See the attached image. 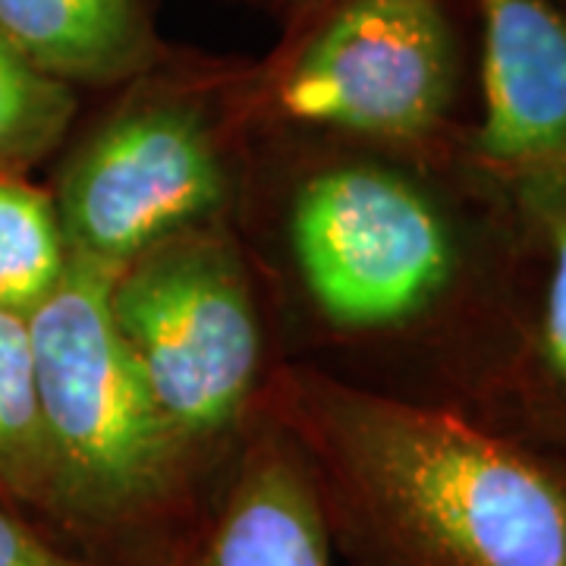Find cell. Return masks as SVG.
I'll return each mask as SVG.
<instances>
[{"label":"cell","instance_id":"obj_1","mask_svg":"<svg viewBox=\"0 0 566 566\" xmlns=\"http://www.w3.org/2000/svg\"><path fill=\"white\" fill-rule=\"evenodd\" d=\"M259 409L300 447L346 566H566L560 450L315 368H281Z\"/></svg>","mask_w":566,"mask_h":566},{"label":"cell","instance_id":"obj_2","mask_svg":"<svg viewBox=\"0 0 566 566\" xmlns=\"http://www.w3.org/2000/svg\"><path fill=\"white\" fill-rule=\"evenodd\" d=\"M117 274L70 255L61 283L29 312L51 465L48 528L102 566H164L205 497L117 331Z\"/></svg>","mask_w":566,"mask_h":566},{"label":"cell","instance_id":"obj_3","mask_svg":"<svg viewBox=\"0 0 566 566\" xmlns=\"http://www.w3.org/2000/svg\"><path fill=\"white\" fill-rule=\"evenodd\" d=\"M111 312L208 497L262 400V327L240 255L208 223L177 233L120 268Z\"/></svg>","mask_w":566,"mask_h":566},{"label":"cell","instance_id":"obj_4","mask_svg":"<svg viewBox=\"0 0 566 566\" xmlns=\"http://www.w3.org/2000/svg\"><path fill=\"white\" fill-rule=\"evenodd\" d=\"M460 54L444 0H344L274 85L286 120L403 148L450 139Z\"/></svg>","mask_w":566,"mask_h":566},{"label":"cell","instance_id":"obj_5","mask_svg":"<svg viewBox=\"0 0 566 566\" xmlns=\"http://www.w3.org/2000/svg\"><path fill=\"white\" fill-rule=\"evenodd\" d=\"M227 192L221 155L199 111L136 104L85 142L57 199L70 255L126 268L142 252L205 227Z\"/></svg>","mask_w":566,"mask_h":566},{"label":"cell","instance_id":"obj_6","mask_svg":"<svg viewBox=\"0 0 566 566\" xmlns=\"http://www.w3.org/2000/svg\"><path fill=\"white\" fill-rule=\"evenodd\" d=\"M482 117L463 167L513 208L566 205V10L557 0H475Z\"/></svg>","mask_w":566,"mask_h":566},{"label":"cell","instance_id":"obj_7","mask_svg":"<svg viewBox=\"0 0 566 566\" xmlns=\"http://www.w3.org/2000/svg\"><path fill=\"white\" fill-rule=\"evenodd\" d=\"M300 447L262 409L164 566H334Z\"/></svg>","mask_w":566,"mask_h":566},{"label":"cell","instance_id":"obj_8","mask_svg":"<svg viewBox=\"0 0 566 566\" xmlns=\"http://www.w3.org/2000/svg\"><path fill=\"white\" fill-rule=\"evenodd\" d=\"M513 211L520 245L504 346L469 416L566 453V205Z\"/></svg>","mask_w":566,"mask_h":566},{"label":"cell","instance_id":"obj_9","mask_svg":"<svg viewBox=\"0 0 566 566\" xmlns=\"http://www.w3.org/2000/svg\"><path fill=\"white\" fill-rule=\"evenodd\" d=\"M0 39L70 85L126 80L155 63L139 0H0Z\"/></svg>","mask_w":566,"mask_h":566},{"label":"cell","instance_id":"obj_10","mask_svg":"<svg viewBox=\"0 0 566 566\" xmlns=\"http://www.w3.org/2000/svg\"><path fill=\"white\" fill-rule=\"evenodd\" d=\"M0 504L48 528L51 465L41 428L29 315L7 308H0Z\"/></svg>","mask_w":566,"mask_h":566},{"label":"cell","instance_id":"obj_11","mask_svg":"<svg viewBox=\"0 0 566 566\" xmlns=\"http://www.w3.org/2000/svg\"><path fill=\"white\" fill-rule=\"evenodd\" d=\"M70 262L61 214L22 174H0V308L29 315Z\"/></svg>","mask_w":566,"mask_h":566},{"label":"cell","instance_id":"obj_12","mask_svg":"<svg viewBox=\"0 0 566 566\" xmlns=\"http://www.w3.org/2000/svg\"><path fill=\"white\" fill-rule=\"evenodd\" d=\"M73 117V85L41 73L0 39V174H22L48 158Z\"/></svg>","mask_w":566,"mask_h":566},{"label":"cell","instance_id":"obj_13","mask_svg":"<svg viewBox=\"0 0 566 566\" xmlns=\"http://www.w3.org/2000/svg\"><path fill=\"white\" fill-rule=\"evenodd\" d=\"M0 566H102L54 532L0 504Z\"/></svg>","mask_w":566,"mask_h":566},{"label":"cell","instance_id":"obj_14","mask_svg":"<svg viewBox=\"0 0 566 566\" xmlns=\"http://www.w3.org/2000/svg\"><path fill=\"white\" fill-rule=\"evenodd\" d=\"M557 3H560V7H564V10H566V0H557Z\"/></svg>","mask_w":566,"mask_h":566}]
</instances>
